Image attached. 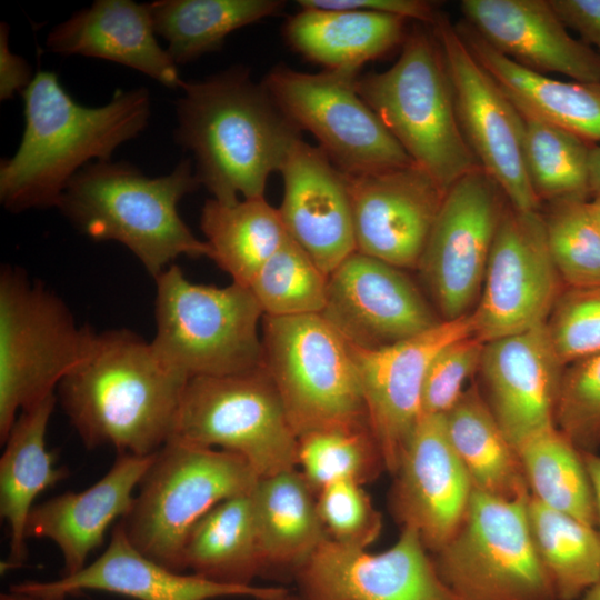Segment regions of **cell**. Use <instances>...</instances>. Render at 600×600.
Wrapping results in <instances>:
<instances>
[{"label": "cell", "mask_w": 600, "mask_h": 600, "mask_svg": "<svg viewBox=\"0 0 600 600\" xmlns=\"http://www.w3.org/2000/svg\"><path fill=\"white\" fill-rule=\"evenodd\" d=\"M24 130L0 164V201L12 212L57 207L72 178L91 160L110 161L150 118L146 88L118 90L101 107H84L52 71H38L22 93Z\"/></svg>", "instance_id": "cell-1"}, {"label": "cell", "mask_w": 600, "mask_h": 600, "mask_svg": "<svg viewBox=\"0 0 600 600\" xmlns=\"http://www.w3.org/2000/svg\"><path fill=\"white\" fill-rule=\"evenodd\" d=\"M189 380L163 363L151 342L126 329L109 330L94 332L58 393L86 447L149 456L170 439Z\"/></svg>", "instance_id": "cell-2"}, {"label": "cell", "mask_w": 600, "mask_h": 600, "mask_svg": "<svg viewBox=\"0 0 600 600\" xmlns=\"http://www.w3.org/2000/svg\"><path fill=\"white\" fill-rule=\"evenodd\" d=\"M181 89L174 137L193 153L200 184L223 203L264 198L269 176L280 170L300 130L244 68L184 81Z\"/></svg>", "instance_id": "cell-3"}, {"label": "cell", "mask_w": 600, "mask_h": 600, "mask_svg": "<svg viewBox=\"0 0 600 600\" xmlns=\"http://www.w3.org/2000/svg\"><path fill=\"white\" fill-rule=\"evenodd\" d=\"M200 182L186 159L169 174L149 178L126 162L94 161L63 191L58 209L83 234L126 246L154 279L180 256H206L178 212L179 201Z\"/></svg>", "instance_id": "cell-4"}, {"label": "cell", "mask_w": 600, "mask_h": 600, "mask_svg": "<svg viewBox=\"0 0 600 600\" xmlns=\"http://www.w3.org/2000/svg\"><path fill=\"white\" fill-rule=\"evenodd\" d=\"M356 88L444 192L480 167L460 128L446 61L431 28H412L398 60L386 71L358 77Z\"/></svg>", "instance_id": "cell-5"}, {"label": "cell", "mask_w": 600, "mask_h": 600, "mask_svg": "<svg viewBox=\"0 0 600 600\" xmlns=\"http://www.w3.org/2000/svg\"><path fill=\"white\" fill-rule=\"evenodd\" d=\"M159 359L189 379L242 374L262 367L263 311L251 290L197 284L169 266L154 278Z\"/></svg>", "instance_id": "cell-6"}, {"label": "cell", "mask_w": 600, "mask_h": 600, "mask_svg": "<svg viewBox=\"0 0 600 600\" xmlns=\"http://www.w3.org/2000/svg\"><path fill=\"white\" fill-rule=\"evenodd\" d=\"M258 479L233 452L169 439L120 522L140 552L182 572L183 547L193 526L221 501L251 492Z\"/></svg>", "instance_id": "cell-7"}, {"label": "cell", "mask_w": 600, "mask_h": 600, "mask_svg": "<svg viewBox=\"0 0 600 600\" xmlns=\"http://www.w3.org/2000/svg\"><path fill=\"white\" fill-rule=\"evenodd\" d=\"M94 331L79 327L67 304L19 268L0 273V441L19 410L54 394L86 357Z\"/></svg>", "instance_id": "cell-8"}, {"label": "cell", "mask_w": 600, "mask_h": 600, "mask_svg": "<svg viewBox=\"0 0 600 600\" xmlns=\"http://www.w3.org/2000/svg\"><path fill=\"white\" fill-rule=\"evenodd\" d=\"M263 367L297 434L329 428H369L349 343L321 316H263Z\"/></svg>", "instance_id": "cell-9"}, {"label": "cell", "mask_w": 600, "mask_h": 600, "mask_svg": "<svg viewBox=\"0 0 600 600\" xmlns=\"http://www.w3.org/2000/svg\"><path fill=\"white\" fill-rule=\"evenodd\" d=\"M170 439L233 452L259 478L298 468V437L263 364L242 374L191 378Z\"/></svg>", "instance_id": "cell-10"}, {"label": "cell", "mask_w": 600, "mask_h": 600, "mask_svg": "<svg viewBox=\"0 0 600 600\" xmlns=\"http://www.w3.org/2000/svg\"><path fill=\"white\" fill-rule=\"evenodd\" d=\"M529 496L507 500L472 491L461 526L433 559L462 600H558L532 540Z\"/></svg>", "instance_id": "cell-11"}, {"label": "cell", "mask_w": 600, "mask_h": 600, "mask_svg": "<svg viewBox=\"0 0 600 600\" xmlns=\"http://www.w3.org/2000/svg\"><path fill=\"white\" fill-rule=\"evenodd\" d=\"M358 77L328 70L308 73L278 66L262 84L280 111L300 131H309L343 174L413 164L358 93Z\"/></svg>", "instance_id": "cell-12"}, {"label": "cell", "mask_w": 600, "mask_h": 600, "mask_svg": "<svg viewBox=\"0 0 600 600\" xmlns=\"http://www.w3.org/2000/svg\"><path fill=\"white\" fill-rule=\"evenodd\" d=\"M564 284L540 211L502 212L477 307L473 336L488 343L547 322Z\"/></svg>", "instance_id": "cell-13"}, {"label": "cell", "mask_w": 600, "mask_h": 600, "mask_svg": "<svg viewBox=\"0 0 600 600\" xmlns=\"http://www.w3.org/2000/svg\"><path fill=\"white\" fill-rule=\"evenodd\" d=\"M507 203L481 167L446 192L417 268L442 320L470 313L478 301Z\"/></svg>", "instance_id": "cell-14"}, {"label": "cell", "mask_w": 600, "mask_h": 600, "mask_svg": "<svg viewBox=\"0 0 600 600\" xmlns=\"http://www.w3.org/2000/svg\"><path fill=\"white\" fill-rule=\"evenodd\" d=\"M430 28L446 61L460 128L480 167L513 208L539 211L541 202L524 166L522 114L446 14L440 13Z\"/></svg>", "instance_id": "cell-15"}, {"label": "cell", "mask_w": 600, "mask_h": 600, "mask_svg": "<svg viewBox=\"0 0 600 600\" xmlns=\"http://www.w3.org/2000/svg\"><path fill=\"white\" fill-rule=\"evenodd\" d=\"M412 528L384 551L328 539L296 573L304 600H462L440 577Z\"/></svg>", "instance_id": "cell-16"}, {"label": "cell", "mask_w": 600, "mask_h": 600, "mask_svg": "<svg viewBox=\"0 0 600 600\" xmlns=\"http://www.w3.org/2000/svg\"><path fill=\"white\" fill-rule=\"evenodd\" d=\"M321 316L351 347L364 350L406 340L442 321L402 269L358 251L328 276Z\"/></svg>", "instance_id": "cell-17"}, {"label": "cell", "mask_w": 600, "mask_h": 600, "mask_svg": "<svg viewBox=\"0 0 600 600\" xmlns=\"http://www.w3.org/2000/svg\"><path fill=\"white\" fill-rule=\"evenodd\" d=\"M473 336L471 312L393 344L364 350L351 347L363 392L369 427L386 470L393 474L421 417L427 370L437 353Z\"/></svg>", "instance_id": "cell-18"}, {"label": "cell", "mask_w": 600, "mask_h": 600, "mask_svg": "<svg viewBox=\"0 0 600 600\" xmlns=\"http://www.w3.org/2000/svg\"><path fill=\"white\" fill-rule=\"evenodd\" d=\"M343 176L357 251L417 269L446 192L416 163Z\"/></svg>", "instance_id": "cell-19"}, {"label": "cell", "mask_w": 600, "mask_h": 600, "mask_svg": "<svg viewBox=\"0 0 600 600\" xmlns=\"http://www.w3.org/2000/svg\"><path fill=\"white\" fill-rule=\"evenodd\" d=\"M393 476V516L401 528L414 529L429 551L438 552L461 526L473 491L443 414L420 417Z\"/></svg>", "instance_id": "cell-20"}, {"label": "cell", "mask_w": 600, "mask_h": 600, "mask_svg": "<svg viewBox=\"0 0 600 600\" xmlns=\"http://www.w3.org/2000/svg\"><path fill=\"white\" fill-rule=\"evenodd\" d=\"M543 323L484 344L479 370L484 399L510 443L556 426L564 371Z\"/></svg>", "instance_id": "cell-21"}, {"label": "cell", "mask_w": 600, "mask_h": 600, "mask_svg": "<svg viewBox=\"0 0 600 600\" xmlns=\"http://www.w3.org/2000/svg\"><path fill=\"white\" fill-rule=\"evenodd\" d=\"M279 172L288 236L329 276L357 251L347 182L319 147L298 139Z\"/></svg>", "instance_id": "cell-22"}, {"label": "cell", "mask_w": 600, "mask_h": 600, "mask_svg": "<svg viewBox=\"0 0 600 600\" xmlns=\"http://www.w3.org/2000/svg\"><path fill=\"white\" fill-rule=\"evenodd\" d=\"M9 590L52 598L97 590L136 600H213L226 597L261 600L278 596L287 589L228 584L171 570L140 552L120 522L113 528L111 540L101 556L80 571L51 581L16 583Z\"/></svg>", "instance_id": "cell-23"}, {"label": "cell", "mask_w": 600, "mask_h": 600, "mask_svg": "<svg viewBox=\"0 0 600 600\" xmlns=\"http://www.w3.org/2000/svg\"><path fill=\"white\" fill-rule=\"evenodd\" d=\"M460 9L482 39L523 68L600 83V56L569 34L549 0H462Z\"/></svg>", "instance_id": "cell-24"}, {"label": "cell", "mask_w": 600, "mask_h": 600, "mask_svg": "<svg viewBox=\"0 0 600 600\" xmlns=\"http://www.w3.org/2000/svg\"><path fill=\"white\" fill-rule=\"evenodd\" d=\"M156 454L119 453L109 471L91 487L34 506L27 521V538L49 539L59 548L63 576L80 571L103 542L110 524L131 510L133 491Z\"/></svg>", "instance_id": "cell-25"}, {"label": "cell", "mask_w": 600, "mask_h": 600, "mask_svg": "<svg viewBox=\"0 0 600 600\" xmlns=\"http://www.w3.org/2000/svg\"><path fill=\"white\" fill-rule=\"evenodd\" d=\"M150 3L97 0L56 26L49 50L113 61L169 88H182L176 62L156 39Z\"/></svg>", "instance_id": "cell-26"}, {"label": "cell", "mask_w": 600, "mask_h": 600, "mask_svg": "<svg viewBox=\"0 0 600 600\" xmlns=\"http://www.w3.org/2000/svg\"><path fill=\"white\" fill-rule=\"evenodd\" d=\"M408 21L364 10L301 7L283 34L293 50L326 70L359 76L364 63L402 46Z\"/></svg>", "instance_id": "cell-27"}, {"label": "cell", "mask_w": 600, "mask_h": 600, "mask_svg": "<svg viewBox=\"0 0 600 600\" xmlns=\"http://www.w3.org/2000/svg\"><path fill=\"white\" fill-rule=\"evenodd\" d=\"M454 24L470 52L519 111L587 141H600V83L563 81L526 69L499 53L466 21Z\"/></svg>", "instance_id": "cell-28"}, {"label": "cell", "mask_w": 600, "mask_h": 600, "mask_svg": "<svg viewBox=\"0 0 600 600\" xmlns=\"http://www.w3.org/2000/svg\"><path fill=\"white\" fill-rule=\"evenodd\" d=\"M56 394L26 409L17 418L0 459V514L10 530L8 559L1 570L22 566L28 556L26 527L36 498L68 476L64 467L54 466L46 447L48 423Z\"/></svg>", "instance_id": "cell-29"}, {"label": "cell", "mask_w": 600, "mask_h": 600, "mask_svg": "<svg viewBox=\"0 0 600 600\" xmlns=\"http://www.w3.org/2000/svg\"><path fill=\"white\" fill-rule=\"evenodd\" d=\"M251 496L266 569L297 573L330 539L317 491L296 468L259 478Z\"/></svg>", "instance_id": "cell-30"}, {"label": "cell", "mask_w": 600, "mask_h": 600, "mask_svg": "<svg viewBox=\"0 0 600 600\" xmlns=\"http://www.w3.org/2000/svg\"><path fill=\"white\" fill-rule=\"evenodd\" d=\"M443 416L448 438L473 490L507 500L530 494L517 450L476 384Z\"/></svg>", "instance_id": "cell-31"}, {"label": "cell", "mask_w": 600, "mask_h": 600, "mask_svg": "<svg viewBox=\"0 0 600 600\" xmlns=\"http://www.w3.org/2000/svg\"><path fill=\"white\" fill-rule=\"evenodd\" d=\"M251 492L221 501L193 526L183 547L184 570L217 582L252 586L266 564Z\"/></svg>", "instance_id": "cell-32"}, {"label": "cell", "mask_w": 600, "mask_h": 600, "mask_svg": "<svg viewBox=\"0 0 600 600\" xmlns=\"http://www.w3.org/2000/svg\"><path fill=\"white\" fill-rule=\"evenodd\" d=\"M200 228L217 266L232 282L249 288L266 261L289 237L279 210L264 198L223 203L208 199Z\"/></svg>", "instance_id": "cell-33"}, {"label": "cell", "mask_w": 600, "mask_h": 600, "mask_svg": "<svg viewBox=\"0 0 600 600\" xmlns=\"http://www.w3.org/2000/svg\"><path fill=\"white\" fill-rule=\"evenodd\" d=\"M280 0H159L150 3L156 33L177 63L219 50L232 31L279 13Z\"/></svg>", "instance_id": "cell-34"}, {"label": "cell", "mask_w": 600, "mask_h": 600, "mask_svg": "<svg viewBox=\"0 0 600 600\" xmlns=\"http://www.w3.org/2000/svg\"><path fill=\"white\" fill-rule=\"evenodd\" d=\"M517 453L533 498L597 528L596 499L582 453L557 426L526 439Z\"/></svg>", "instance_id": "cell-35"}, {"label": "cell", "mask_w": 600, "mask_h": 600, "mask_svg": "<svg viewBox=\"0 0 600 600\" xmlns=\"http://www.w3.org/2000/svg\"><path fill=\"white\" fill-rule=\"evenodd\" d=\"M527 513L534 547L558 600H577L600 582L597 528L544 506L531 494Z\"/></svg>", "instance_id": "cell-36"}, {"label": "cell", "mask_w": 600, "mask_h": 600, "mask_svg": "<svg viewBox=\"0 0 600 600\" xmlns=\"http://www.w3.org/2000/svg\"><path fill=\"white\" fill-rule=\"evenodd\" d=\"M520 113L524 166L539 201L589 200V160L594 143L539 117Z\"/></svg>", "instance_id": "cell-37"}, {"label": "cell", "mask_w": 600, "mask_h": 600, "mask_svg": "<svg viewBox=\"0 0 600 600\" xmlns=\"http://www.w3.org/2000/svg\"><path fill=\"white\" fill-rule=\"evenodd\" d=\"M249 289L264 316L321 314L328 276L288 237L258 271Z\"/></svg>", "instance_id": "cell-38"}, {"label": "cell", "mask_w": 600, "mask_h": 600, "mask_svg": "<svg viewBox=\"0 0 600 600\" xmlns=\"http://www.w3.org/2000/svg\"><path fill=\"white\" fill-rule=\"evenodd\" d=\"M298 469L319 491L340 480L363 484L386 467L369 428H329L298 438Z\"/></svg>", "instance_id": "cell-39"}, {"label": "cell", "mask_w": 600, "mask_h": 600, "mask_svg": "<svg viewBox=\"0 0 600 600\" xmlns=\"http://www.w3.org/2000/svg\"><path fill=\"white\" fill-rule=\"evenodd\" d=\"M543 220L550 252L564 287L599 286L600 230L588 200L549 203Z\"/></svg>", "instance_id": "cell-40"}, {"label": "cell", "mask_w": 600, "mask_h": 600, "mask_svg": "<svg viewBox=\"0 0 600 600\" xmlns=\"http://www.w3.org/2000/svg\"><path fill=\"white\" fill-rule=\"evenodd\" d=\"M556 426L581 452L600 447V352L564 368Z\"/></svg>", "instance_id": "cell-41"}, {"label": "cell", "mask_w": 600, "mask_h": 600, "mask_svg": "<svg viewBox=\"0 0 600 600\" xmlns=\"http://www.w3.org/2000/svg\"><path fill=\"white\" fill-rule=\"evenodd\" d=\"M546 324L564 367L600 352V284L566 287Z\"/></svg>", "instance_id": "cell-42"}, {"label": "cell", "mask_w": 600, "mask_h": 600, "mask_svg": "<svg viewBox=\"0 0 600 600\" xmlns=\"http://www.w3.org/2000/svg\"><path fill=\"white\" fill-rule=\"evenodd\" d=\"M362 486L350 480L327 484L317 491V504L331 540L368 549L381 532L382 519Z\"/></svg>", "instance_id": "cell-43"}, {"label": "cell", "mask_w": 600, "mask_h": 600, "mask_svg": "<svg viewBox=\"0 0 600 600\" xmlns=\"http://www.w3.org/2000/svg\"><path fill=\"white\" fill-rule=\"evenodd\" d=\"M484 344L468 336L437 353L424 377L421 416L446 414L458 402L467 380L480 368Z\"/></svg>", "instance_id": "cell-44"}, {"label": "cell", "mask_w": 600, "mask_h": 600, "mask_svg": "<svg viewBox=\"0 0 600 600\" xmlns=\"http://www.w3.org/2000/svg\"><path fill=\"white\" fill-rule=\"evenodd\" d=\"M300 7L364 10L402 17L432 26L441 13L424 0H299Z\"/></svg>", "instance_id": "cell-45"}, {"label": "cell", "mask_w": 600, "mask_h": 600, "mask_svg": "<svg viewBox=\"0 0 600 600\" xmlns=\"http://www.w3.org/2000/svg\"><path fill=\"white\" fill-rule=\"evenodd\" d=\"M549 1L563 24L576 30L582 42L593 46L600 56V0Z\"/></svg>", "instance_id": "cell-46"}, {"label": "cell", "mask_w": 600, "mask_h": 600, "mask_svg": "<svg viewBox=\"0 0 600 600\" xmlns=\"http://www.w3.org/2000/svg\"><path fill=\"white\" fill-rule=\"evenodd\" d=\"M9 27L0 23V99L7 100L16 93H23L31 84L33 77L27 61L10 51Z\"/></svg>", "instance_id": "cell-47"}, {"label": "cell", "mask_w": 600, "mask_h": 600, "mask_svg": "<svg viewBox=\"0 0 600 600\" xmlns=\"http://www.w3.org/2000/svg\"><path fill=\"white\" fill-rule=\"evenodd\" d=\"M581 453L594 493L598 514L597 530L600 536V456L596 452Z\"/></svg>", "instance_id": "cell-48"}, {"label": "cell", "mask_w": 600, "mask_h": 600, "mask_svg": "<svg viewBox=\"0 0 600 600\" xmlns=\"http://www.w3.org/2000/svg\"><path fill=\"white\" fill-rule=\"evenodd\" d=\"M589 177L591 198L600 196V146L596 143L590 151Z\"/></svg>", "instance_id": "cell-49"}, {"label": "cell", "mask_w": 600, "mask_h": 600, "mask_svg": "<svg viewBox=\"0 0 600 600\" xmlns=\"http://www.w3.org/2000/svg\"><path fill=\"white\" fill-rule=\"evenodd\" d=\"M0 600H67V599L52 598V597H33V596L17 593L9 590L8 592L1 593Z\"/></svg>", "instance_id": "cell-50"}, {"label": "cell", "mask_w": 600, "mask_h": 600, "mask_svg": "<svg viewBox=\"0 0 600 600\" xmlns=\"http://www.w3.org/2000/svg\"><path fill=\"white\" fill-rule=\"evenodd\" d=\"M588 208L600 230V196L590 198L588 200Z\"/></svg>", "instance_id": "cell-51"}, {"label": "cell", "mask_w": 600, "mask_h": 600, "mask_svg": "<svg viewBox=\"0 0 600 600\" xmlns=\"http://www.w3.org/2000/svg\"><path fill=\"white\" fill-rule=\"evenodd\" d=\"M261 600H304V598L299 592L293 593V592H290L289 590H284L282 593L278 596L267 598V599H261Z\"/></svg>", "instance_id": "cell-52"}, {"label": "cell", "mask_w": 600, "mask_h": 600, "mask_svg": "<svg viewBox=\"0 0 600 600\" xmlns=\"http://www.w3.org/2000/svg\"><path fill=\"white\" fill-rule=\"evenodd\" d=\"M581 600H600V582L587 590Z\"/></svg>", "instance_id": "cell-53"}]
</instances>
